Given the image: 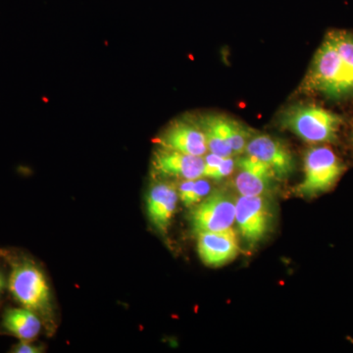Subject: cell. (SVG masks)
Segmentation results:
<instances>
[{"label": "cell", "mask_w": 353, "mask_h": 353, "mask_svg": "<svg viewBox=\"0 0 353 353\" xmlns=\"http://www.w3.org/2000/svg\"><path fill=\"white\" fill-rule=\"evenodd\" d=\"M8 290L22 307L41 318L43 325L51 327L52 301L50 285L36 262L24 255H11L9 259Z\"/></svg>", "instance_id": "1"}, {"label": "cell", "mask_w": 353, "mask_h": 353, "mask_svg": "<svg viewBox=\"0 0 353 353\" xmlns=\"http://www.w3.org/2000/svg\"><path fill=\"white\" fill-rule=\"evenodd\" d=\"M301 88L333 101L353 97V74L328 37L316 51Z\"/></svg>", "instance_id": "2"}, {"label": "cell", "mask_w": 353, "mask_h": 353, "mask_svg": "<svg viewBox=\"0 0 353 353\" xmlns=\"http://www.w3.org/2000/svg\"><path fill=\"white\" fill-rule=\"evenodd\" d=\"M279 122L305 143L322 145L338 141L343 118L315 104L296 103L281 113Z\"/></svg>", "instance_id": "3"}, {"label": "cell", "mask_w": 353, "mask_h": 353, "mask_svg": "<svg viewBox=\"0 0 353 353\" xmlns=\"http://www.w3.org/2000/svg\"><path fill=\"white\" fill-rule=\"evenodd\" d=\"M340 157L327 145H315L306 150L303 159V179L296 187L299 196L314 197L329 192L345 173Z\"/></svg>", "instance_id": "4"}, {"label": "cell", "mask_w": 353, "mask_h": 353, "mask_svg": "<svg viewBox=\"0 0 353 353\" xmlns=\"http://www.w3.org/2000/svg\"><path fill=\"white\" fill-rule=\"evenodd\" d=\"M274 213L267 196H240L236 199V231L250 248L266 238L273 225Z\"/></svg>", "instance_id": "5"}, {"label": "cell", "mask_w": 353, "mask_h": 353, "mask_svg": "<svg viewBox=\"0 0 353 353\" xmlns=\"http://www.w3.org/2000/svg\"><path fill=\"white\" fill-rule=\"evenodd\" d=\"M189 220L192 232L196 234L234 229L236 201L223 190L210 192L190 208Z\"/></svg>", "instance_id": "6"}, {"label": "cell", "mask_w": 353, "mask_h": 353, "mask_svg": "<svg viewBox=\"0 0 353 353\" xmlns=\"http://www.w3.org/2000/svg\"><path fill=\"white\" fill-rule=\"evenodd\" d=\"M245 153L266 164L277 180H285L294 173L296 162L289 146L270 134H253Z\"/></svg>", "instance_id": "7"}, {"label": "cell", "mask_w": 353, "mask_h": 353, "mask_svg": "<svg viewBox=\"0 0 353 353\" xmlns=\"http://www.w3.org/2000/svg\"><path fill=\"white\" fill-rule=\"evenodd\" d=\"M199 259L209 267H221L233 261L240 253L238 234L234 229L197 234Z\"/></svg>", "instance_id": "8"}, {"label": "cell", "mask_w": 353, "mask_h": 353, "mask_svg": "<svg viewBox=\"0 0 353 353\" xmlns=\"http://www.w3.org/2000/svg\"><path fill=\"white\" fill-rule=\"evenodd\" d=\"M234 185L240 196H267L277 180L271 169L256 158L245 154L238 161Z\"/></svg>", "instance_id": "9"}, {"label": "cell", "mask_w": 353, "mask_h": 353, "mask_svg": "<svg viewBox=\"0 0 353 353\" xmlns=\"http://www.w3.org/2000/svg\"><path fill=\"white\" fill-rule=\"evenodd\" d=\"M159 143L168 150L196 157H204L208 152L205 134L201 127L185 121L173 123L160 137Z\"/></svg>", "instance_id": "10"}, {"label": "cell", "mask_w": 353, "mask_h": 353, "mask_svg": "<svg viewBox=\"0 0 353 353\" xmlns=\"http://www.w3.org/2000/svg\"><path fill=\"white\" fill-rule=\"evenodd\" d=\"M203 157L163 148L155 152L153 167L161 175L196 180L203 176Z\"/></svg>", "instance_id": "11"}, {"label": "cell", "mask_w": 353, "mask_h": 353, "mask_svg": "<svg viewBox=\"0 0 353 353\" xmlns=\"http://www.w3.org/2000/svg\"><path fill=\"white\" fill-rule=\"evenodd\" d=\"M179 201L178 190L170 183H157L148 192L146 196L148 218L160 233L168 232Z\"/></svg>", "instance_id": "12"}, {"label": "cell", "mask_w": 353, "mask_h": 353, "mask_svg": "<svg viewBox=\"0 0 353 353\" xmlns=\"http://www.w3.org/2000/svg\"><path fill=\"white\" fill-rule=\"evenodd\" d=\"M43 323L36 313L29 309L10 307L2 315L0 328L19 341H34L41 333Z\"/></svg>", "instance_id": "13"}, {"label": "cell", "mask_w": 353, "mask_h": 353, "mask_svg": "<svg viewBox=\"0 0 353 353\" xmlns=\"http://www.w3.org/2000/svg\"><path fill=\"white\" fill-rule=\"evenodd\" d=\"M199 126L205 134L209 152L224 158L234 157L228 141L227 116H205L202 118Z\"/></svg>", "instance_id": "14"}, {"label": "cell", "mask_w": 353, "mask_h": 353, "mask_svg": "<svg viewBox=\"0 0 353 353\" xmlns=\"http://www.w3.org/2000/svg\"><path fill=\"white\" fill-rule=\"evenodd\" d=\"M211 183L206 178L196 180H183L178 189L179 199L183 205L192 208L211 192Z\"/></svg>", "instance_id": "15"}, {"label": "cell", "mask_w": 353, "mask_h": 353, "mask_svg": "<svg viewBox=\"0 0 353 353\" xmlns=\"http://www.w3.org/2000/svg\"><path fill=\"white\" fill-rule=\"evenodd\" d=\"M228 141L234 155L245 153L248 141L253 137L250 128L245 126L239 121L227 117Z\"/></svg>", "instance_id": "16"}, {"label": "cell", "mask_w": 353, "mask_h": 353, "mask_svg": "<svg viewBox=\"0 0 353 353\" xmlns=\"http://www.w3.org/2000/svg\"><path fill=\"white\" fill-rule=\"evenodd\" d=\"M341 59L353 74V34L343 30H334L327 34Z\"/></svg>", "instance_id": "17"}, {"label": "cell", "mask_w": 353, "mask_h": 353, "mask_svg": "<svg viewBox=\"0 0 353 353\" xmlns=\"http://www.w3.org/2000/svg\"><path fill=\"white\" fill-rule=\"evenodd\" d=\"M203 158L204 171L202 178L211 179L214 175L216 170H217L224 157L215 154V153L209 152L206 153Z\"/></svg>", "instance_id": "18"}, {"label": "cell", "mask_w": 353, "mask_h": 353, "mask_svg": "<svg viewBox=\"0 0 353 353\" xmlns=\"http://www.w3.org/2000/svg\"><path fill=\"white\" fill-rule=\"evenodd\" d=\"M236 167V160L234 157H225L222 160L217 170H216L214 175L212 176L211 180L222 181L228 176H231Z\"/></svg>", "instance_id": "19"}, {"label": "cell", "mask_w": 353, "mask_h": 353, "mask_svg": "<svg viewBox=\"0 0 353 353\" xmlns=\"http://www.w3.org/2000/svg\"><path fill=\"white\" fill-rule=\"evenodd\" d=\"M32 341H19V343L11 347L10 352L13 353H39L43 352V347L34 345Z\"/></svg>", "instance_id": "20"}, {"label": "cell", "mask_w": 353, "mask_h": 353, "mask_svg": "<svg viewBox=\"0 0 353 353\" xmlns=\"http://www.w3.org/2000/svg\"><path fill=\"white\" fill-rule=\"evenodd\" d=\"M6 289H8V277H6V274L0 267V296Z\"/></svg>", "instance_id": "21"}]
</instances>
